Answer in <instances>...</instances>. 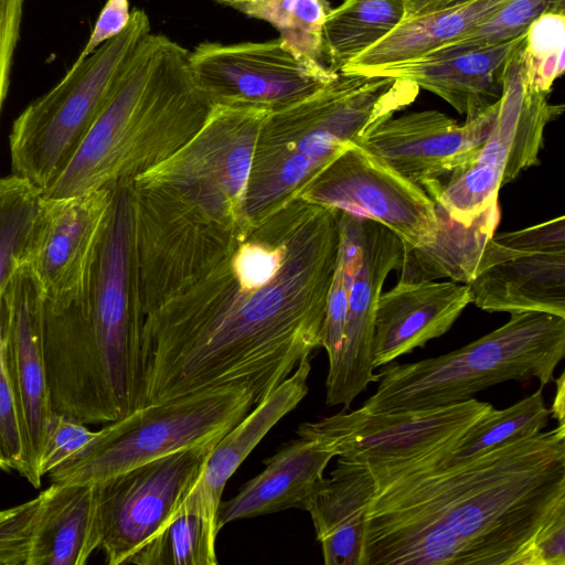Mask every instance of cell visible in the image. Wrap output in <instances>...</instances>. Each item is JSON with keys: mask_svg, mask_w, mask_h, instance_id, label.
I'll list each match as a JSON object with an SVG mask.
<instances>
[{"mask_svg": "<svg viewBox=\"0 0 565 565\" xmlns=\"http://www.w3.org/2000/svg\"><path fill=\"white\" fill-rule=\"evenodd\" d=\"M340 211L302 200L234 233L143 311L141 406L234 383L259 403L321 347Z\"/></svg>", "mask_w": 565, "mask_h": 565, "instance_id": "cell-1", "label": "cell"}, {"mask_svg": "<svg viewBox=\"0 0 565 565\" xmlns=\"http://www.w3.org/2000/svg\"><path fill=\"white\" fill-rule=\"evenodd\" d=\"M372 478L360 565H531L536 534L565 511V425L451 468Z\"/></svg>", "mask_w": 565, "mask_h": 565, "instance_id": "cell-2", "label": "cell"}, {"mask_svg": "<svg viewBox=\"0 0 565 565\" xmlns=\"http://www.w3.org/2000/svg\"><path fill=\"white\" fill-rule=\"evenodd\" d=\"M212 103L196 84L189 50L149 33L119 71L110 94L73 158L42 192L58 199L114 188L141 173L148 141H188Z\"/></svg>", "mask_w": 565, "mask_h": 565, "instance_id": "cell-3", "label": "cell"}, {"mask_svg": "<svg viewBox=\"0 0 565 565\" xmlns=\"http://www.w3.org/2000/svg\"><path fill=\"white\" fill-rule=\"evenodd\" d=\"M565 356V318L546 312L511 313L482 338L446 354L383 365L377 387L360 407L380 414L444 406L472 398L495 384L554 380Z\"/></svg>", "mask_w": 565, "mask_h": 565, "instance_id": "cell-4", "label": "cell"}, {"mask_svg": "<svg viewBox=\"0 0 565 565\" xmlns=\"http://www.w3.org/2000/svg\"><path fill=\"white\" fill-rule=\"evenodd\" d=\"M134 206L129 182L115 186L109 220L70 331L72 364L97 397L119 402L142 385L143 315L131 291Z\"/></svg>", "mask_w": 565, "mask_h": 565, "instance_id": "cell-5", "label": "cell"}, {"mask_svg": "<svg viewBox=\"0 0 565 565\" xmlns=\"http://www.w3.org/2000/svg\"><path fill=\"white\" fill-rule=\"evenodd\" d=\"M151 33L148 14L132 9L125 30L72 65L15 118L9 136L12 174L44 192L66 168L104 107L115 79Z\"/></svg>", "mask_w": 565, "mask_h": 565, "instance_id": "cell-6", "label": "cell"}, {"mask_svg": "<svg viewBox=\"0 0 565 565\" xmlns=\"http://www.w3.org/2000/svg\"><path fill=\"white\" fill-rule=\"evenodd\" d=\"M271 110L212 104L198 131L130 181L172 199L204 221L237 232L252 221L246 196L260 131Z\"/></svg>", "mask_w": 565, "mask_h": 565, "instance_id": "cell-7", "label": "cell"}, {"mask_svg": "<svg viewBox=\"0 0 565 565\" xmlns=\"http://www.w3.org/2000/svg\"><path fill=\"white\" fill-rule=\"evenodd\" d=\"M255 406L249 385L234 383L136 408L102 428L82 458L49 473L53 483L99 482L141 463L221 439Z\"/></svg>", "mask_w": 565, "mask_h": 565, "instance_id": "cell-8", "label": "cell"}, {"mask_svg": "<svg viewBox=\"0 0 565 565\" xmlns=\"http://www.w3.org/2000/svg\"><path fill=\"white\" fill-rule=\"evenodd\" d=\"M521 50L508 67L493 125L475 158L443 181L422 186L437 207L462 226L499 214L500 188L540 163L545 127L564 109L530 83Z\"/></svg>", "mask_w": 565, "mask_h": 565, "instance_id": "cell-9", "label": "cell"}, {"mask_svg": "<svg viewBox=\"0 0 565 565\" xmlns=\"http://www.w3.org/2000/svg\"><path fill=\"white\" fill-rule=\"evenodd\" d=\"M417 94L414 84L401 78L338 73L310 96L271 110L256 150L300 154L324 168L348 143H361Z\"/></svg>", "mask_w": 565, "mask_h": 565, "instance_id": "cell-10", "label": "cell"}, {"mask_svg": "<svg viewBox=\"0 0 565 565\" xmlns=\"http://www.w3.org/2000/svg\"><path fill=\"white\" fill-rule=\"evenodd\" d=\"M189 65L212 104L269 110L297 103L338 76L279 36L263 42L204 41L189 51Z\"/></svg>", "mask_w": 565, "mask_h": 565, "instance_id": "cell-11", "label": "cell"}, {"mask_svg": "<svg viewBox=\"0 0 565 565\" xmlns=\"http://www.w3.org/2000/svg\"><path fill=\"white\" fill-rule=\"evenodd\" d=\"M466 285L471 303L488 312L565 318V217L493 233Z\"/></svg>", "mask_w": 565, "mask_h": 565, "instance_id": "cell-12", "label": "cell"}, {"mask_svg": "<svg viewBox=\"0 0 565 565\" xmlns=\"http://www.w3.org/2000/svg\"><path fill=\"white\" fill-rule=\"evenodd\" d=\"M391 230L404 250L430 246L438 231L434 200L358 143H348L297 195Z\"/></svg>", "mask_w": 565, "mask_h": 565, "instance_id": "cell-13", "label": "cell"}, {"mask_svg": "<svg viewBox=\"0 0 565 565\" xmlns=\"http://www.w3.org/2000/svg\"><path fill=\"white\" fill-rule=\"evenodd\" d=\"M196 445L97 482L100 548L109 565L126 564L177 512L218 441Z\"/></svg>", "mask_w": 565, "mask_h": 565, "instance_id": "cell-14", "label": "cell"}, {"mask_svg": "<svg viewBox=\"0 0 565 565\" xmlns=\"http://www.w3.org/2000/svg\"><path fill=\"white\" fill-rule=\"evenodd\" d=\"M492 405L470 398L444 406L372 414L358 408L302 423L298 436L332 444L338 459L358 463L407 460L463 434Z\"/></svg>", "mask_w": 565, "mask_h": 565, "instance_id": "cell-15", "label": "cell"}, {"mask_svg": "<svg viewBox=\"0 0 565 565\" xmlns=\"http://www.w3.org/2000/svg\"><path fill=\"white\" fill-rule=\"evenodd\" d=\"M114 194L115 186L58 199L41 196L24 264L46 302L65 306L84 295Z\"/></svg>", "mask_w": 565, "mask_h": 565, "instance_id": "cell-16", "label": "cell"}, {"mask_svg": "<svg viewBox=\"0 0 565 565\" xmlns=\"http://www.w3.org/2000/svg\"><path fill=\"white\" fill-rule=\"evenodd\" d=\"M404 244L379 222L360 217L359 256L349 290L344 335L339 360L328 370L326 404L348 409L371 382L375 311L384 281L399 268Z\"/></svg>", "mask_w": 565, "mask_h": 565, "instance_id": "cell-17", "label": "cell"}, {"mask_svg": "<svg viewBox=\"0 0 565 565\" xmlns=\"http://www.w3.org/2000/svg\"><path fill=\"white\" fill-rule=\"evenodd\" d=\"M497 103L463 124L438 110L392 116L359 145L419 186L443 181L475 158L489 136Z\"/></svg>", "mask_w": 565, "mask_h": 565, "instance_id": "cell-18", "label": "cell"}, {"mask_svg": "<svg viewBox=\"0 0 565 565\" xmlns=\"http://www.w3.org/2000/svg\"><path fill=\"white\" fill-rule=\"evenodd\" d=\"M8 307L6 364L15 401L25 450L24 478L41 484L39 461L53 414L42 344L43 295L23 264L4 292Z\"/></svg>", "mask_w": 565, "mask_h": 565, "instance_id": "cell-19", "label": "cell"}, {"mask_svg": "<svg viewBox=\"0 0 565 565\" xmlns=\"http://www.w3.org/2000/svg\"><path fill=\"white\" fill-rule=\"evenodd\" d=\"M524 39L525 34L495 45L433 51L358 74L408 81L443 98L466 119H472L501 98L508 67Z\"/></svg>", "mask_w": 565, "mask_h": 565, "instance_id": "cell-20", "label": "cell"}, {"mask_svg": "<svg viewBox=\"0 0 565 565\" xmlns=\"http://www.w3.org/2000/svg\"><path fill=\"white\" fill-rule=\"evenodd\" d=\"M469 303L467 285L454 280L398 281L381 292L374 320L373 369L445 334Z\"/></svg>", "mask_w": 565, "mask_h": 565, "instance_id": "cell-21", "label": "cell"}, {"mask_svg": "<svg viewBox=\"0 0 565 565\" xmlns=\"http://www.w3.org/2000/svg\"><path fill=\"white\" fill-rule=\"evenodd\" d=\"M337 448L324 440L301 437L285 444L267 458L265 469L247 481L235 497L220 503L217 527L297 508L306 510L317 483Z\"/></svg>", "mask_w": 565, "mask_h": 565, "instance_id": "cell-22", "label": "cell"}, {"mask_svg": "<svg viewBox=\"0 0 565 565\" xmlns=\"http://www.w3.org/2000/svg\"><path fill=\"white\" fill-rule=\"evenodd\" d=\"M41 493L29 565L86 564L102 543L97 482H51Z\"/></svg>", "mask_w": 565, "mask_h": 565, "instance_id": "cell-23", "label": "cell"}, {"mask_svg": "<svg viewBox=\"0 0 565 565\" xmlns=\"http://www.w3.org/2000/svg\"><path fill=\"white\" fill-rule=\"evenodd\" d=\"M542 388L504 409L493 407L460 436L420 456L394 462L364 463L372 476L436 471L451 468L510 441L542 431L550 422Z\"/></svg>", "mask_w": 565, "mask_h": 565, "instance_id": "cell-24", "label": "cell"}, {"mask_svg": "<svg viewBox=\"0 0 565 565\" xmlns=\"http://www.w3.org/2000/svg\"><path fill=\"white\" fill-rule=\"evenodd\" d=\"M310 371V356H307L214 445L192 489L214 511L217 512L224 488L237 468L267 433L306 397Z\"/></svg>", "mask_w": 565, "mask_h": 565, "instance_id": "cell-25", "label": "cell"}, {"mask_svg": "<svg viewBox=\"0 0 565 565\" xmlns=\"http://www.w3.org/2000/svg\"><path fill=\"white\" fill-rule=\"evenodd\" d=\"M509 0H470L445 10L404 19L386 36L339 73L363 71L414 58L450 44L497 12Z\"/></svg>", "mask_w": 565, "mask_h": 565, "instance_id": "cell-26", "label": "cell"}, {"mask_svg": "<svg viewBox=\"0 0 565 565\" xmlns=\"http://www.w3.org/2000/svg\"><path fill=\"white\" fill-rule=\"evenodd\" d=\"M217 512L191 490L171 519L126 564L215 565Z\"/></svg>", "mask_w": 565, "mask_h": 565, "instance_id": "cell-27", "label": "cell"}, {"mask_svg": "<svg viewBox=\"0 0 565 565\" xmlns=\"http://www.w3.org/2000/svg\"><path fill=\"white\" fill-rule=\"evenodd\" d=\"M405 19L404 0H344L323 25V55L339 73Z\"/></svg>", "mask_w": 565, "mask_h": 565, "instance_id": "cell-28", "label": "cell"}, {"mask_svg": "<svg viewBox=\"0 0 565 565\" xmlns=\"http://www.w3.org/2000/svg\"><path fill=\"white\" fill-rule=\"evenodd\" d=\"M247 17L263 20L298 53L321 62L323 25L329 11L326 0H217Z\"/></svg>", "mask_w": 565, "mask_h": 565, "instance_id": "cell-29", "label": "cell"}, {"mask_svg": "<svg viewBox=\"0 0 565 565\" xmlns=\"http://www.w3.org/2000/svg\"><path fill=\"white\" fill-rule=\"evenodd\" d=\"M374 491V480L364 465L338 459L330 477L317 483L306 508L317 540L365 512Z\"/></svg>", "mask_w": 565, "mask_h": 565, "instance_id": "cell-30", "label": "cell"}, {"mask_svg": "<svg viewBox=\"0 0 565 565\" xmlns=\"http://www.w3.org/2000/svg\"><path fill=\"white\" fill-rule=\"evenodd\" d=\"M42 192L14 174L0 178V300L25 262Z\"/></svg>", "mask_w": 565, "mask_h": 565, "instance_id": "cell-31", "label": "cell"}, {"mask_svg": "<svg viewBox=\"0 0 565 565\" xmlns=\"http://www.w3.org/2000/svg\"><path fill=\"white\" fill-rule=\"evenodd\" d=\"M565 10L548 11L535 19L525 32L521 57L530 83L548 93L564 72Z\"/></svg>", "mask_w": 565, "mask_h": 565, "instance_id": "cell-32", "label": "cell"}, {"mask_svg": "<svg viewBox=\"0 0 565 565\" xmlns=\"http://www.w3.org/2000/svg\"><path fill=\"white\" fill-rule=\"evenodd\" d=\"M561 10H565L564 0H509L465 36L434 51L482 47L508 42L525 34L530 24L541 14Z\"/></svg>", "mask_w": 565, "mask_h": 565, "instance_id": "cell-33", "label": "cell"}, {"mask_svg": "<svg viewBox=\"0 0 565 565\" xmlns=\"http://www.w3.org/2000/svg\"><path fill=\"white\" fill-rule=\"evenodd\" d=\"M8 307L0 300V469L25 475V450L20 420L6 364Z\"/></svg>", "mask_w": 565, "mask_h": 565, "instance_id": "cell-34", "label": "cell"}, {"mask_svg": "<svg viewBox=\"0 0 565 565\" xmlns=\"http://www.w3.org/2000/svg\"><path fill=\"white\" fill-rule=\"evenodd\" d=\"M99 436V430L92 431L67 415L52 414L39 461V475L43 477L75 462L92 449Z\"/></svg>", "mask_w": 565, "mask_h": 565, "instance_id": "cell-35", "label": "cell"}, {"mask_svg": "<svg viewBox=\"0 0 565 565\" xmlns=\"http://www.w3.org/2000/svg\"><path fill=\"white\" fill-rule=\"evenodd\" d=\"M41 503L42 493L20 505L0 511V565H29Z\"/></svg>", "mask_w": 565, "mask_h": 565, "instance_id": "cell-36", "label": "cell"}, {"mask_svg": "<svg viewBox=\"0 0 565 565\" xmlns=\"http://www.w3.org/2000/svg\"><path fill=\"white\" fill-rule=\"evenodd\" d=\"M364 513L342 523L319 541L326 565H360Z\"/></svg>", "mask_w": 565, "mask_h": 565, "instance_id": "cell-37", "label": "cell"}, {"mask_svg": "<svg viewBox=\"0 0 565 565\" xmlns=\"http://www.w3.org/2000/svg\"><path fill=\"white\" fill-rule=\"evenodd\" d=\"M24 0H0V113L7 97L13 54L20 38Z\"/></svg>", "mask_w": 565, "mask_h": 565, "instance_id": "cell-38", "label": "cell"}, {"mask_svg": "<svg viewBox=\"0 0 565 565\" xmlns=\"http://www.w3.org/2000/svg\"><path fill=\"white\" fill-rule=\"evenodd\" d=\"M131 15L129 0H107L102 8L92 33L73 63L77 65L105 42L121 33Z\"/></svg>", "mask_w": 565, "mask_h": 565, "instance_id": "cell-39", "label": "cell"}, {"mask_svg": "<svg viewBox=\"0 0 565 565\" xmlns=\"http://www.w3.org/2000/svg\"><path fill=\"white\" fill-rule=\"evenodd\" d=\"M531 565H565V511L555 515L536 534Z\"/></svg>", "mask_w": 565, "mask_h": 565, "instance_id": "cell-40", "label": "cell"}, {"mask_svg": "<svg viewBox=\"0 0 565 565\" xmlns=\"http://www.w3.org/2000/svg\"><path fill=\"white\" fill-rule=\"evenodd\" d=\"M470 0H404L405 19L445 10Z\"/></svg>", "mask_w": 565, "mask_h": 565, "instance_id": "cell-41", "label": "cell"}, {"mask_svg": "<svg viewBox=\"0 0 565 565\" xmlns=\"http://www.w3.org/2000/svg\"><path fill=\"white\" fill-rule=\"evenodd\" d=\"M565 373L556 379V395L552 405L551 416L558 420V425H565Z\"/></svg>", "mask_w": 565, "mask_h": 565, "instance_id": "cell-42", "label": "cell"}]
</instances>
